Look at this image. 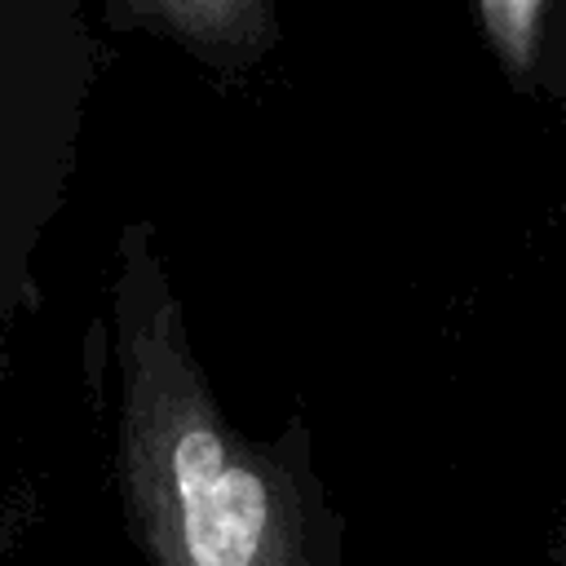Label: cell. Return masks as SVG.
Listing matches in <instances>:
<instances>
[{"instance_id":"cell-1","label":"cell","mask_w":566,"mask_h":566,"mask_svg":"<svg viewBox=\"0 0 566 566\" xmlns=\"http://www.w3.org/2000/svg\"><path fill=\"white\" fill-rule=\"evenodd\" d=\"M119 473L155 566H310L296 491L217 416L146 252L119 283Z\"/></svg>"},{"instance_id":"cell-3","label":"cell","mask_w":566,"mask_h":566,"mask_svg":"<svg viewBox=\"0 0 566 566\" xmlns=\"http://www.w3.org/2000/svg\"><path fill=\"white\" fill-rule=\"evenodd\" d=\"M544 18L539 4H482V22L491 27L500 53L522 66L531 57V44H535V22Z\"/></svg>"},{"instance_id":"cell-2","label":"cell","mask_w":566,"mask_h":566,"mask_svg":"<svg viewBox=\"0 0 566 566\" xmlns=\"http://www.w3.org/2000/svg\"><path fill=\"white\" fill-rule=\"evenodd\" d=\"M142 13L199 44H239L265 22L256 4H142Z\"/></svg>"}]
</instances>
